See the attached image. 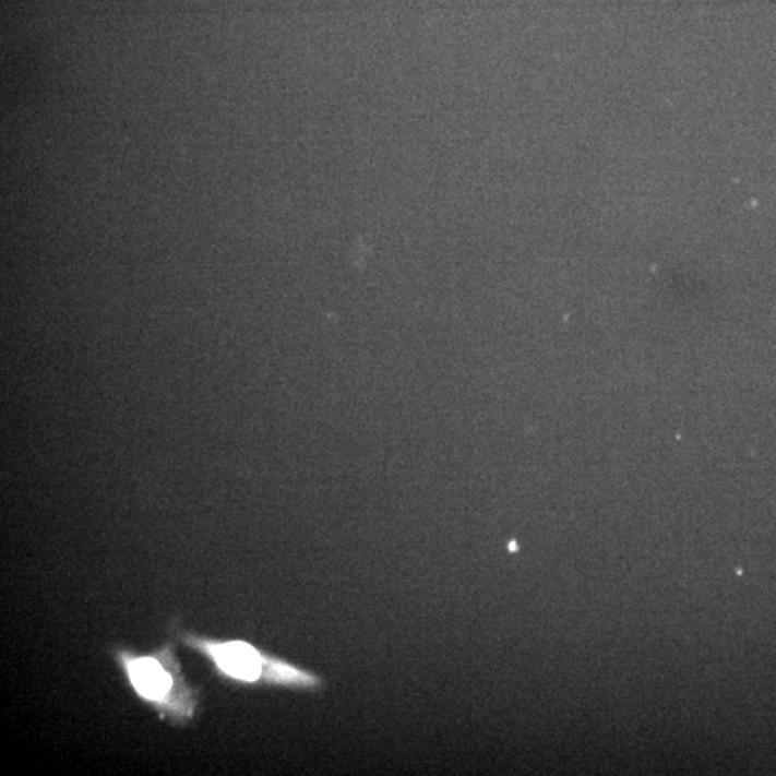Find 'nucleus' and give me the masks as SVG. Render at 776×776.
Listing matches in <instances>:
<instances>
[{
    "label": "nucleus",
    "instance_id": "nucleus-1",
    "mask_svg": "<svg viewBox=\"0 0 776 776\" xmlns=\"http://www.w3.org/2000/svg\"><path fill=\"white\" fill-rule=\"evenodd\" d=\"M189 643L211 656L226 674L243 682H255L265 673L266 679L278 683L303 684V687L317 683L314 676L294 669L284 661L266 659L247 643H212L199 638H190Z\"/></svg>",
    "mask_w": 776,
    "mask_h": 776
},
{
    "label": "nucleus",
    "instance_id": "nucleus-2",
    "mask_svg": "<svg viewBox=\"0 0 776 776\" xmlns=\"http://www.w3.org/2000/svg\"><path fill=\"white\" fill-rule=\"evenodd\" d=\"M131 683L143 697L153 702H166L171 692L172 678L162 662L153 657H140L126 661Z\"/></svg>",
    "mask_w": 776,
    "mask_h": 776
}]
</instances>
